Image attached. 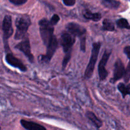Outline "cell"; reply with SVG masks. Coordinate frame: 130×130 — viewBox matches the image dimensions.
<instances>
[{"label":"cell","instance_id":"obj_1","mask_svg":"<svg viewBox=\"0 0 130 130\" xmlns=\"http://www.w3.org/2000/svg\"><path fill=\"white\" fill-rule=\"evenodd\" d=\"M31 24L30 17L27 15H20L15 20L16 32L15 34V39H21L25 38L28 29Z\"/></svg>","mask_w":130,"mask_h":130},{"label":"cell","instance_id":"obj_2","mask_svg":"<svg viewBox=\"0 0 130 130\" xmlns=\"http://www.w3.org/2000/svg\"><path fill=\"white\" fill-rule=\"evenodd\" d=\"M39 32H40L41 39L44 45L47 46L48 43L55 36L53 34V32H54L53 25H52L49 20H47L46 19H41L39 22Z\"/></svg>","mask_w":130,"mask_h":130},{"label":"cell","instance_id":"obj_3","mask_svg":"<svg viewBox=\"0 0 130 130\" xmlns=\"http://www.w3.org/2000/svg\"><path fill=\"white\" fill-rule=\"evenodd\" d=\"M76 41V37L69 32L67 30H64L62 32L60 39V43L63 48L65 53V57L71 58V52L73 44Z\"/></svg>","mask_w":130,"mask_h":130},{"label":"cell","instance_id":"obj_4","mask_svg":"<svg viewBox=\"0 0 130 130\" xmlns=\"http://www.w3.org/2000/svg\"><path fill=\"white\" fill-rule=\"evenodd\" d=\"M101 48V43L100 42H95L93 44L92 50H91V57L90 61L88 64L87 67L85 70V78L89 79L91 77L93 73L94 69H95V63L97 60L98 56H99L100 49Z\"/></svg>","mask_w":130,"mask_h":130},{"label":"cell","instance_id":"obj_5","mask_svg":"<svg viewBox=\"0 0 130 130\" xmlns=\"http://www.w3.org/2000/svg\"><path fill=\"white\" fill-rule=\"evenodd\" d=\"M2 29L3 32V39L5 43V48L6 51L9 50L8 44V39L11 36L13 32V29L12 27V20L11 17L10 15H6L3 21Z\"/></svg>","mask_w":130,"mask_h":130},{"label":"cell","instance_id":"obj_6","mask_svg":"<svg viewBox=\"0 0 130 130\" xmlns=\"http://www.w3.org/2000/svg\"><path fill=\"white\" fill-rule=\"evenodd\" d=\"M46 47L47 51L45 55H41L40 57H39V60L44 63H47L50 61L58 48V41L55 36L52 38Z\"/></svg>","mask_w":130,"mask_h":130},{"label":"cell","instance_id":"obj_7","mask_svg":"<svg viewBox=\"0 0 130 130\" xmlns=\"http://www.w3.org/2000/svg\"><path fill=\"white\" fill-rule=\"evenodd\" d=\"M66 30L74 36L78 37L80 39L86 38V29L77 23L71 22L67 24L66 25Z\"/></svg>","mask_w":130,"mask_h":130},{"label":"cell","instance_id":"obj_8","mask_svg":"<svg viewBox=\"0 0 130 130\" xmlns=\"http://www.w3.org/2000/svg\"><path fill=\"white\" fill-rule=\"evenodd\" d=\"M111 54V50H106L104 52L100 62L99 65V74L100 77V79L101 81H104L107 78L108 76V72L106 70V66L108 60Z\"/></svg>","mask_w":130,"mask_h":130},{"label":"cell","instance_id":"obj_9","mask_svg":"<svg viewBox=\"0 0 130 130\" xmlns=\"http://www.w3.org/2000/svg\"><path fill=\"white\" fill-rule=\"evenodd\" d=\"M15 48L22 52L25 55V57L27 58V59L29 60V62H31V63L34 62V56H33L32 53L31 52L30 41H29V39L27 38L24 39V40L22 41L19 43H18L15 46Z\"/></svg>","mask_w":130,"mask_h":130},{"label":"cell","instance_id":"obj_10","mask_svg":"<svg viewBox=\"0 0 130 130\" xmlns=\"http://www.w3.org/2000/svg\"><path fill=\"white\" fill-rule=\"evenodd\" d=\"M5 60H6V62L12 67L19 69L22 72H25L27 71V67H25V65L10 52L7 53L5 57Z\"/></svg>","mask_w":130,"mask_h":130},{"label":"cell","instance_id":"obj_11","mask_svg":"<svg viewBox=\"0 0 130 130\" xmlns=\"http://www.w3.org/2000/svg\"><path fill=\"white\" fill-rule=\"evenodd\" d=\"M124 72H125V68H124V63H123L121 60L118 59L114 64V76L112 79V82L115 83L116 81L123 77Z\"/></svg>","mask_w":130,"mask_h":130},{"label":"cell","instance_id":"obj_12","mask_svg":"<svg viewBox=\"0 0 130 130\" xmlns=\"http://www.w3.org/2000/svg\"><path fill=\"white\" fill-rule=\"evenodd\" d=\"M20 123L24 128L27 130H46L44 126L34 122L27 121L22 119L20 121Z\"/></svg>","mask_w":130,"mask_h":130},{"label":"cell","instance_id":"obj_13","mask_svg":"<svg viewBox=\"0 0 130 130\" xmlns=\"http://www.w3.org/2000/svg\"><path fill=\"white\" fill-rule=\"evenodd\" d=\"M83 15L86 19L91 20L93 21L98 22L101 19L102 15L99 13H92L89 10H85L83 12Z\"/></svg>","mask_w":130,"mask_h":130},{"label":"cell","instance_id":"obj_14","mask_svg":"<svg viewBox=\"0 0 130 130\" xmlns=\"http://www.w3.org/2000/svg\"><path fill=\"white\" fill-rule=\"evenodd\" d=\"M87 118L92 122L93 124L97 128H100V127L102 126V121L100 119H99L97 117L95 116V114L94 113H93L92 112H87L86 114Z\"/></svg>","mask_w":130,"mask_h":130},{"label":"cell","instance_id":"obj_15","mask_svg":"<svg viewBox=\"0 0 130 130\" xmlns=\"http://www.w3.org/2000/svg\"><path fill=\"white\" fill-rule=\"evenodd\" d=\"M102 3L109 8L116 9L120 6V3L116 0H102Z\"/></svg>","mask_w":130,"mask_h":130},{"label":"cell","instance_id":"obj_16","mask_svg":"<svg viewBox=\"0 0 130 130\" xmlns=\"http://www.w3.org/2000/svg\"><path fill=\"white\" fill-rule=\"evenodd\" d=\"M118 88L123 95V98H125L127 95H130V84L128 85H126L124 83H121L118 85Z\"/></svg>","mask_w":130,"mask_h":130},{"label":"cell","instance_id":"obj_17","mask_svg":"<svg viewBox=\"0 0 130 130\" xmlns=\"http://www.w3.org/2000/svg\"><path fill=\"white\" fill-rule=\"evenodd\" d=\"M102 29L107 31H114L115 30V27L111 20L109 19H105L103 21Z\"/></svg>","mask_w":130,"mask_h":130},{"label":"cell","instance_id":"obj_18","mask_svg":"<svg viewBox=\"0 0 130 130\" xmlns=\"http://www.w3.org/2000/svg\"><path fill=\"white\" fill-rule=\"evenodd\" d=\"M117 25L121 29H130V25L126 19H120L116 22Z\"/></svg>","mask_w":130,"mask_h":130},{"label":"cell","instance_id":"obj_19","mask_svg":"<svg viewBox=\"0 0 130 130\" xmlns=\"http://www.w3.org/2000/svg\"><path fill=\"white\" fill-rule=\"evenodd\" d=\"M124 80L126 83H128L130 79V62L128 63V66L127 68L125 69L124 74Z\"/></svg>","mask_w":130,"mask_h":130},{"label":"cell","instance_id":"obj_20","mask_svg":"<svg viewBox=\"0 0 130 130\" xmlns=\"http://www.w3.org/2000/svg\"><path fill=\"white\" fill-rule=\"evenodd\" d=\"M59 20H60L59 16H58V15H56V14H55V15H53V17L51 18L50 20V22L51 23V24H52V25H55L58 22V21H59Z\"/></svg>","mask_w":130,"mask_h":130},{"label":"cell","instance_id":"obj_21","mask_svg":"<svg viewBox=\"0 0 130 130\" xmlns=\"http://www.w3.org/2000/svg\"><path fill=\"white\" fill-rule=\"evenodd\" d=\"M11 3L14 4L15 5H21L25 3L27 1V0H9Z\"/></svg>","mask_w":130,"mask_h":130},{"label":"cell","instance_id":"obj_22","mask_svg":"<svg viewBox=\"0 0 130 130\" xmlns=\"http://www.w3.org/2000/svg\"><path fill=\"white\" fill-rule=\"evenodd\" d=\"M62 1L66 6H73L76 3V0H62Z\"/></svg>","mask_w":130,"mask_h":130},{"label":"cell","instance_id":"obj_23","mask_svg":"<svg viewBox=\"0 0 130 130\" xmlns=\"http://www.w3.org/2000/svg\"><path fill=\"white\" fill-rule=\"evenodd\" d=\"M124 52L126 56L128 57V58H129L130 60V46H126L124 48Z\"/></svg>","mask_w":130,"mask_h":130},{"label":"cell","instance_id":"obj_24","mask_svg":"<svg viewBox=\"0 0 130 130\" xmlns=\"http://www.w3.org/2000/svg\"><path fill=\"white\" fill-rule=\"evenodd\" d=\"M0 130H1V128H0Z\"/></svg>","mask_w":130,"mask_h":130}]
</instances>
